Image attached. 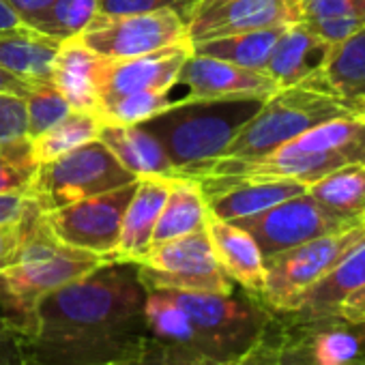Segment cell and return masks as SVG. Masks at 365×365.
Returning a JSON list of instances; mask_svg holds the SVG:
<instances>
[{
  "label": "cell",
  "mask_w": 365,
  "mask_h": 365,
  "mask_svg": "<svg viewBox=\"0 0 365 365\" xmlns=\"http://www.w3.org/2000/svg\"><path fill=\"white\" fill-rule=\"evenodd\" d=\"M3 3H7L20 16L22 24H24L26 20H31L33 16H37L39 11L50 7L54 0H3Z\"/></svg>",
  "instance_id": "7bdbcfd3"
},
{
  "label": "cell",
  "mask_w": 365,
  "mask_h": 365,
  "mask_svg": "<svg viewBox=\"0 0 365 365\" xmlns=\"http://www.w3.org/2000/svg\"><path fill=\"white\" fill-rule=\"evenodd\" d=\"M365 286V241L350 250L320 282H316L290 314L279 318L294 322H314L335 318L339 303L354 290Z\"/></svg>",
  "instance_id": "ffe728a7"
},
{
  "label": "cell",
  "mask_w": 365,
  "mask_h": 365,
  "mask_svg": "<svg viewBox=\"0 0 365 365\" xmlns=\"http://www.w3.org/2000/svg\"><path fill=\"white\" fill-rule=\"evenodd\" d=\"M363 241L365 222L264 258V286L260 292L262 303L275 316L290 314L299 299Z\"/></svg>",
  "instance_id": "52a82bcc"
},
{
  "label": "cell",
  "mask_w": 365,
  "mask_h": 365,
  "mask_svg": "<svg viewBox=\"0 0 365 365\" xmlns=\"http://www.w3.org/2000/svg\"><path fill=\"white\" fill-rule=\"evenodd\" d=\"M172 178L165 176H142L135 180V192L123 217L118 247L112 260L142 262L153 247V232L168 198Z\"/></svg>",
  "instance_id": "d6986e66"
},
{
  "label": "cell",
  "mask_w": 365,
  "mask_h": 365,
  "mask_svg": "<svg viewBox=\"0 0 365 365\" xmlns=\"http://www.w3.org/2000/svg\"><path fill=\"white\" fill-rule=\"evenodd\" d=\"M356 114L337 95L316 84H294L271 93L239 127L222 157L252 159L275 150L303 131Z\"/></svg>",
  "instance_id": "277c9868"
},
{
  "label": "cell",
  "mask_w": 365,
  "mask_h": 365,
  "mask_svg": "<svg viewBox=\"0 0 365 365\" xmlns=\"http://www.w3.org/2000/svg\"><path fill=\"white\" fill-rule=\"evenodd\" d=\"M24 337H26L24 322L0 314V365L24 363Z\"/></svg>",
  "instance_id": "d590c367"
},
{
  "label": "cell",
  "mask_w": 365,
  "mask_h": 365,
  "mask_svg": "<svg viewBox=\"0 0 365 365\" xmlns=\"http://www.w3.org/2000/svg\"><path fill=\"white\" fill-rule=\"evenodd\" d=\"M146 286L135 262L108 260L31 312L22 365H114L146 344Z\"/></svg>",
  "instance_id": "6da1fadb"
},
{
  "label": "cell",
  "mask_w": 365,
  "mask_h": 365,
  "mask_svg": "<svg viewBox=\"0 0 365 365\" xmlns=\"http://www.w3.org/2000/svg\"><path fill=\"white\" fill-rule=\"evenodd\" d=\"M316 86L337 95L356 112L365 99V29L333 48Z\"/></svg>",
  "instance_id": "484cf974"
},
{
  "label": "cell",
  "mask_w": 365,
  "mask_h": 365,
  "mask_svg": "<svg viewBox=\"0 0 365 365\" xmlns=\"http://www.w3.org/2000/svg\"><path fill=\"white\" fill-rule=\"evenodd\" d=\"M22 20L20 16L7 5L0 0V33H7V31H16V29H22Z\"/></svg>",
  "instance_id": "bcb514c9"
},
{
  "label": "cell",
  "mask_w": 365,
  "mask_h": 365,
  "mask_svg": "<svg viewBox=\"0 0 365 365\" xmlns=\"http://www.w3.org/2000/svg\"><path fill=\"white\" fill-rule=\"evenodd\" d=\"M202 0H97V16H131V14H150L161 9H172L185 20L196 11Z\"/></svg>",
  "instance_id": "836d02e7"
},
{
  "label": "cell",
  "mask_w": 365,
  "mask_h": 365,
  "mask_svg": "<svg viewBox=\"0 0 365 365\" xmlns=\"http://www.w3.org/2000/svg\"><path fill=\"white\" fill-rule=\"evenodd\" d=\"M286 29L288 26H273V29H260V31H250V33H239L222 39L196 43L194 52L264 73L271 52Z\"/></svg>",
  "instance_id": "83f0119b"
},
{
  "label": "cell",
  "mask_w": 365,
  "mask_h": 365,
  "mask_svg": "<svg viewBox=\"0 0 365 365\" xmlns=\"http://www.w3.org/2000/svg\"><path fill=\"white\" fill-rule=\"evenodd\" d=\"M58 46L26 26L0 33V69L35 84L50 82Z\"/></svg>",
  "instance_id": "d4e9b609"
},
{
  "label": "cell",
  "mask_w": 365,
  "mask_h": 365,
  "mask_svg": "<svg viewBox=\"0 0 365 365\" xmlns=\"http://www.w3.org/2000/svg\"><path fill=\"white\" fill-rule=\"evenodd\" d=\"M103 262L108 260L97 254L61 243L48 230L37 209L29 222L16 262L0 273V277L20 314L31 320V312L39 299L88 275Z\"/></svg>",
  "instance_id": "5b68a950"
},
{
  "label": "cell",
  "mask_w": 365,
  "mask_h": 365,
  "mask_svg": "<svg viewBox=\"0 0 365 365\" xmlns=\"http://www.w3.org/2000/svg\"><path fill=\"white\" fill-rule=\"evenodd\" d=\"M303 192H307V185L297 180H260V182H237V185L211 192L205 198L211 215L226 222H237L262 213Z\"/></svg>",
  "instance_id": "603a6c76"
},
{
  "label": "cell",
  "mask_w": 365,
  "mask_h": 365,
  "mask_svg": "<svg viewBox=\"0 0 365 365\" xmlns=\"http://www.w3.org/2000/svg\"><path fill=\"white\" fill-rule=\"evenodd\" d=\"M26 110H29V138H37L61 123L69 112L71 106L65 97L50 84L41 82L26 95Z\"/></svg>",
  "instance_id": "d6a6232c"
},
{
  "label": "cell",
  "mask_w": 365,
  "mask_h": 365,
  "mask_svg": "<svg viewBox=\"0 0 365 365\" xmlns=\"http://www.w3.org/2000/svg\"><path fill=\"white\" fill-rule=\"evenodd\" d=\"M133 192L135 180L108 194L84 198L41 215L48 230L61 243L112 260L118 247L123 217Z\"/></svg>",
  "instance_id": "30bf717a"
},
{
  "label": "cell",
  "mask_w": 365,
  "mask_h": 365,
  "mask_svg": "<svg viewBox=\"0 0 365 365\" xmlns=\"http://www.w3.org/2000/svg\"><path fill=\"white\" fill-rule=\"evenodd\" d=\"M33 200L29 194L11 192V194H0V226H11L24 220V215L31 211Z\"/></svg>",
  "instance_id": "74e56055"
},
{
  "label": "cell",
  "mask_w": 365,
  "mask_h": 365,
  "mask_svg": "<svg viewBox=\"0 0 365 365\" xmlns=\"http://www.w3.org/2000/svg\"><path fill=\"white\" fill-rule=\"evenodd\" d=\"M97 16V0H54L50 7L24 22L26 29L63 43L86 31Z\"/></svg>",
  "instance_id": "4dcf8cb0"
},
{
  "label": "cell",
  "mask_w": 365,
  "mask_h": 365,
  "mask_svg": "<svg viewBox=\"0 0 365 365\" xmlns=\"http://www.w3.org/2000/svg\"><path fill=\"white\" fill-rule=\"evenodd\" d=\"M301 22L324 41L339 46L365 29V0H297Z\"/></svg>",
  "instance_id": "4316f807"
},
{
  "label": "cell",
  "mask_w": 365,
  "mask_h": 365,
  "mask_svg": "<svg viewBox=\"0 0 365 365\" xmlns=\"http://www.w3.org/2000/svg\"><path fill=\"white\" fill-rule=\"evenodd\" d=\"M0 314L11 316V318H16V320L24 322V324L29 327V320L20 314V309L16 307L14 299L9 297V292H7V288H5V284H3V277H0Z\"/></svg>",
  "instance_id": "f6af8a7d"
},
{
  "label": "cell",
  "mask_w": 365,
  "mask_h": 365,
  "mask_svg": "<svg viewBox=\"0 0 365 365\" xmlns=\"http://www.w3.org/2000/svg\"><path fill=\"white\" fill-rule=\"evenodd\" d=\"M106 58L97 56L82 41L67 39L58 46L50 71V84L65 97L71 110L97 112Z\"/></svg>",
  "instance_id": "ac0fdd59"
},
{
  "label": "cell",
  "mask_w": 365,
  "mask_h": 365,
  "mask_svg": "<svg viewBox=\"0 0 365 365\" xmlns=\"http://www.w3.org/2000/svg\"><path fill=\"white\" fill-rule=\"evenodd\" d=\"M138 273L146 290L230 292L237 286L220 267L207 228L153 245Z\"/></svg>",
  "instance_id": "ba28073f"
},
{
  "label": "cell",
  "mask_w": 365,
  "mask_h": 365,
  "mask_svg": "<svg viewBox=\"0 0 365 365\" xmlns=\"http://www.w3.org/2000/svg\"><path fill=\"white\" fill-rule=\"evenodd\" d=\"M277 365H365L346 324L337 318L294 322L275 320Z\"/></svg>",
  "instance_id": "9a60e30c"
},
{
  "label": "cell",
  "mask_w": 365,
  "mask_h": 365,
  "mask_svg": "<svg viewBox=\"0 0 365 365\" xmlns=\"http://www.w3.org/2000/svg\"><path fill=\"white\" fill-rule=\"evenodd\" d=\"M76 39L108 61L135 58L170 46L192 43L187 35V20L172 9L114 18L95 16L86 31Z\"/></svg>",
  "instance_id": "9c48e42d"
},
{
  "label": "cell",
  "mask_w": 365,
  "mask_h": 365,
  "mask_svg": "<svg viewBox=\"0 0 365 365\" xmlns=\"http://www.w3.org/2000/svg\"><path fill=\"white\" fill-rule=\"evenodd\" d=\"M174 86L187 88L182 106L262 101L277 91V84L262 71L245 69L196 52H192V56L182 65Z\"/></svg>",
  "instance_id": "4fadbf2b"
},
{
  "label": "cell",
  "mask_w": 365,
  "mask_h": 365,
  "mask_svg": "<svg viewBox=\"0 0 365 365\" xmlns=\"http://www.w3.org/2000/svg\"><path fill=\"white\" fill-rule=\"evenodd\" d=\"M307 192L341 217L365 220V165H344L314 180Z\"/></svg>",
  "instance_id": "f1b7e54d"
},
{
  "label": "cell",
  "mask_w": 365,
  "mask_h": 365,
  "mask_svg": "<svg viewBox=\"0 0 365 365\" xmlns=\"http://www.w3.org/2000/svg\"><path fill=\"white\" fill-rule=\"evenodd\" d=\"M207 217L209 207L200 182L190 176L172 178L168 198L153 232V245L205 230Z\"/></svg>",
  "instance_id": "cb8c5ba5"
},
{
  "label": "cell",
  "mask_w": 365,
  "mask_h": 365,
  "mask_svg": "<svg viewBox=\"0 0 365 365\" xmlns=\"http://www.w3.org/2000/svg\"><path fill=\"white\" fill-rule=\"evenodd\" d=\"M335 318L341 320V322H348V324L365 320V286L354 290L352 294H348L339 303V307L335 312Z\"/></svg>",
  "instance_id": "b9f144b4"
},
{
  "label": "cell",
  "mask_w": 365,
  "mask_h": 365,
  "mask_svg": "<svg viewBox=\"0 0 365 365\" xmlns=\"http://www.w3.org/2000/svg\"><path fill=\"white\" fill-rule=\"evenodd\" d=\"M114 365H161L159 361H153L148 356H140V359H133V361H125V363H114Z\"/></svg>",
  "instance_id": "c3c4849f"
},
{
  "label": "cell",
  "mask_w": 365,
  "mask_h": 365,
  "mask_svg": "<svg viewBox=\"0 0 365 365\" xmlns=\"http://www.w3.org/2000/svg\"><path fill=\"white\" fill-rule=\"evenodd\" d=\"M207 235L224 273L243 290L260 297L264 286V256L254 237L235 222L209 213Z\"/></svg>",
  "instance_id": "44dd1931"
},
{
  "label": "cell",
  "mask_w": 365,
  "mask_h": 365,
  "mask_svg": "<svg viewBox=\"0 0 365 365\" xmlns=\"http://www.w3.org/2000/svg\"><path fill=\"white\" fill-rule=\"evenodd\" d=\"M144 356L161 365H237L273 329L260 297L230 292L148 290Z\"/></svg>",
  "instance_id": "7a4b0ae2"
},
{
  "label": "cell",
  "mask_w": 365,
  "mask_h": 365,
  "mask_svg": "<svg viewBox=\"0 0 365 365\" xmlns=\"http://www.w3.org/2000/svg\"><path fill=\"white\" fill-rule=\"evenodd\" d=\"M344 324H346V329H348V333H350V337L354 341L356 352L365 356V320L363 322H352V324L344 322Z\"/></svg>",
  "instance_id": "7dc6e473"
},
{
  "label": "cell",
  "mask_w": 365,
  "mask_h": 365,
  "mask_svg": "<svg viewBox=\"0 0 365 365\" xmlns=\"http://www.w3.org/2000/svg\"><path fill=\"white\" fill-rule=\"evenodd\" d=\"M344 165H365V116L361 114L327 120L260 157H220L187 176L200 182L207 196L237 182L260 180H297L309 187Z\"/></svg>",
  "instance_id": "3957f363"
},
{
  "label": "cell",
  "mask_w": 365,
  "mask_h": 365,
  "mask_svg": "<svg viewBox=\"0 0 365 365\" xmlns=\"http://www.w3.org/2000/svg\"><path fill=\"white\" fill-rule=\"evenodd\" d=\"M99 142L127 168L135 178L142 176H165L176 178L178 168L170 159L161 140L140 125H110L101 123Z\"/></svg>",
  "instance_id": "7402d4cb"
},
{
  "label": "cell",
  "mask_w": 365,
  "mask_h": 365,
  "mask_svg": "<svg viewBox=\"0 0 365 365\" xmlns=\"http://www.w3.org/2000/svg\"><path fill=\"white\" fill-rule=\"evenodd\" d=\"M297 22H301L297 0H202L187 20V35L196 46Z\"/></svg>",
  "instance_id": "7c38bea8"
},
{
  "label": "cell",
  "mask_w": 365,
  "mask_h": 365,
  "mask_svg": "<svg viewBox=\"0 0 365 365\" xmlns=\"http://www.w3.org/2000/svg\"><path fill=\"white\" fill-rule=\"evenodd\" d=\"M3 165H20V168H37L33 157L31 140H18L9 144H0V168Z\"/></svg>",
  "instance_id": "ab89813d"
},
{
  "label": "cell",
  "mask_w": 365,
  "mask_h": 365,
  "mask_svg": "<svg viewBox=\"0 0 365 365\" xmlns=\"http://www.w3.org/2000/svg\"><path fill=\"white\" fill-rule=\"evenodd\" d=\"M35 170L37 168L3 165L0 168V194H11V192L29 194Z\"/></svg>",
  "instance_id": "f35d334b"
},
{
  "label": "cell",
  "mask_w": 365,
  "mask_h": 365,
  "mask_svg": "<svg viewBox=\"0 0 365 365\" xmlns=\"http://www.w3.org/2000/svg\"><path fill=\"white\" fill-rule=\"evenodd\" d=\"M277 320V316H275ZM237 365H277V341H275V324L269 331V335Z\"/></svg>",
  "instance_id": "60d3db41"
},
{
  "label": "cell",
  "mask_w": 365,
  "mask_h": 365,
  "mask_svg": "<svg viewBox=\"0 0 365 365\" xmlns=\"http://www.w3.org/2000/svg\"><path fill=\"white\" fill-rule=\"evenodd\" d=\"M237 103L241 101H235L230 112L205 110L200 114L180 118L165 131L163 138H159L178 168V176H187L224 155L239 127L254 114H237Z\"/></svg>",
  "instance_id": "5bb4252c"
},
{
  "label": "cell",
  "mask_w": 365,
  "mask_h": 365,
  "mask_svg": "<svg viewBox=\"0 0 365 365\" xmlns=\"http://www.w3.org/2000/svg\"><path fill=\"white\" fill-rule=\"evenodd\" d=\"M33 88H35V82H29L24 78H18V76L9 73L5 69H0V93H14V95L26 97Z\"/></svg>",
  "instance_id": "ee69618b"
},
{
  "label": "cell",
  "mask_w": 365,
  "mask_h": 365,
  "mask_svg": "<svg viewBox=\"0 0 365 365\" xmlns=\"http://www.w3.org/2000/svg\"><path fill=\"white\" fill-rule=\"evenodd\" d=\"M133 180L138 178L123 168L110 148L103 142L93 140L58 159L39 163L29 196L41 213H48L125 187Z\"/></svg>",
  "instance_id": "8992f818"
},
{
  "label": "cell",
  "mask_w": 365,
  "mask_h": 365,
  "mask_svg": "<svg viewBox=\"0 0 365 365\" xmlns=\"http://www.w3.org/2000/svg\"><path fill=\"white\" fill-rule=\"evenodd\" d=\"M361 222L365 220H348L333 213L331 209L320 205L309 192H303L262 213L237 220L235 224L247 230L258 243L262 256L269 258L305 241L350 228Z\"/></svg>",
  "instance_id": "8fae6325"
},
{
  "label": "cell",
  "mask_w": 365,
  "mask_h": 365,
  "mask_svg": "<svg viewBox=\"0 0 365 365\" xmlns=\"http://www.w3.org/2000/svg\"><path fill=\"white\" fill-rule=\"evenodd\" d=\"M39 207L33 202L31 211L24 215L22 222L11 224V226H0V273L16 262V258L20 254V247L24 243V237H26V230H29V222H31V217H33V213Z\"/></svg>",
  "instance_id": "8d00e7d4"
},
{
  "label": "cell",
  "mask_w": 365,
  "mask_h": 365,
  "mask_svg": "<svg viewBox=\"0 0 365 365\" xmlns=\"http://www.w3.org/2000/svg\"><path fill=\"white\" fill-rule=\"evenodd\" d=\"M192 52H194V43H178L135 58H123V61L106 58L99 103L138 91L174 88L176 78L185 61L192 56Z\"/></svg>",
  "instance_id": "2e32d148"
},
{
  "label": "cell",
  "mask_w": 365,
  "mask_h": 365,
  "mask_svg": "<svg viewBox=\"0 0 365 365\" xmlns=\"http://www.w3.org/2000/svg\"><path fill=\"white\" fill-rule=\"evenodd\" d=\"M26 138H29L26 97L14 93H0V144H9Z\"/></svg>",
  "instance_id": "e575fe53"
},
{
  "label": "cell",
  "mask_w": 365,
  "mask_h": 365,
  "mask_svg": "<svg viewBox=\"0 0 365 365\" xmlns=\"http://www.w3.org/2000/svg\"><path fill=\"white\" fill-rule=\"evenodd\" d=\"M170 93L172 88H153L120 95L99 103L95 116L110 125H142L176 108V103L170 99Z\"/></svg>",
  "instance_id": "1f68e13d"
},
{
  "label": "cell",
  "mask_w": 365,
  "mask_h": 365,
  "mask_svg": "<svg viewBox=\"0 0 365 365\" xmlns=\"http://www.w3.org/2000/svg\"><path fill=\"white\" fill-rule=\"evenodd\" d=\"M99 127H101V120L93 112L71 110L52 129H48L46 133L31 140L33 157H35L37 165L52 161V159H58V157L80 148L82 144L97 140Z\"/></svg>",
  "instance_id": "f546056e"
},
{
  "label": "cell",
  "mask_w": 365,
  "mask_h": 365,
  "mask_svg": "<svg viewBox=\"0 0 365 365\" xmlns=\"http://www.w3.org/2000/svg\"><path fill=\"white\" fill-rule=\"evenodd\" d=\"M333 43L324 41L303 22L290 24L277 39L264 73L277 88L294 84H316L333 54Z\"/></svg>",
  "instance_id": "e0dca14e"
}]
</instances>
